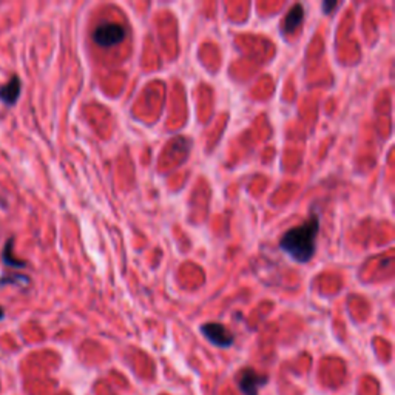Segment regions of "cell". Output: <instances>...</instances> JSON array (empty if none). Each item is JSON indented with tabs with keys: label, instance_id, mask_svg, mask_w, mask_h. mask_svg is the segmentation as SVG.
Returning a JSON list of instances; mask_svg holds the SVG:
<instances>
[{
	"label": "cell",
	"instance_id": "obj_2",
	"mask_svg": "<svg viewBox=\"0 0 395 395\" xmlns=\"http://www.w3.org/2000/svg\"><path fill=\"white\" fill-rule=\"evenodd\" d=\"M94 44L102 48H112L123 44L127 38V28L116 22H102L93 29Z\"/></svg>",
	"mask_w": 395,
	"mask_h": 395
},
{
	"label": "cell",
	"instance_id": "obj_4",
	"mask_svg": "<svg viewBox=\"0 0 395 395\" xmlns=\"http://www.w3.org/2000/svg\"><path fill=\"white\" fill-rule=\"evenodd\" d=\"M240 389L244 395H258V389L267 383V377L259 375L253 369L247 368L240 375Z\"/></svg>",
	"mask_w": 395,
	"mask_h": 395
},
{
	"label": "cell",
	"instance_id": "obj_1",
	"mask_svg": "<svg viewBox=\"0 0 395 395\" xmlns=\"http://www.w3.org/2000/svg\"><path fill=\"white\" fill-rule=\"evenodd\" d=\"M320 232V220L312 215L301 226L292 227L279 240V249L296 261V263H309L317 251V236Z\"/></svg>",
	"mask_w": 395,
	"mask_h": 395
},
{
	"label": "cell",
	"instance_id": "obj_8",
	"mask_svg": "<svg viewBox=\"0 0 395 395\" xmlns=\"http://www.w3.org/2000/svg\"><path fill=\"white\" fill-rule=\"evenodd\" d=\"M3 317H5V311L2 307H0V320H3Z\"/></svg>",
	"mask_w": 395,
	"mask_h": 395
},
{
	"label": "cell",
	"instance_id": "obj_7",
	"mask_svg": "<svg viewBox=\"0 0 395 395\" xmlns=\"http://www.w3.org/2000/svg\"><path fill=\"white\" fill-rule=\"evenodd\" d=\"M13 244H14V238H10L7 241V244L3 247V252H2V259L3 263L10 266V267H25L27 263L25 261H21L19 258L14 257L13 253Z\"/></svg>",
	"mask_w": 395,
	"mask_h": 395
},
{
	"label": "cell",
	"instance_id": "obj_6",
	"mask_svg": "<svg viewBox=\"0 0 395 395\" xmlns=\"http://www.w3.org/2000/svg\"><path fill=\"white\" fill-rule=\"evenodd\" d=\"M303 21H305V8H303L301 3H295L284 17V21L281 23V31L284 34L296 31V28L301 25Z\"/></svg>",
	"mask_w": 395,
	"mask_h": 395
},
{
	"label": "cell",
	"instance_id": "obj_3",
	"mask_svg": "<svg viewBox=\"0 0 395 395\" xmlns=\"http://www.w3.org/2000/svg\"><path fill=\"white\" fill-rule=\"evenodd\" d=\"M203 335L218 348H229L235 342L233 333L221 323H205L201 326Z\"/></svg>",
	"mask_w": 395,
	"mask_h": 395
},
{
	"label": "cell",
	"instance_id": "obj_5",
	"mask_svg": "<svg viewBox=\"0 0 395 395\" xmlns=\"http://www.w3.org/2000/svg\"><path fill=\"white\" fill-rule=\"evenodd\" d=\"M22 91V81L19 76H11L10 81L0 87V101L7 105H14Z\"/></svg>",
	"mask_w": 395,
	"mask_h": 395
}]
</instances>
